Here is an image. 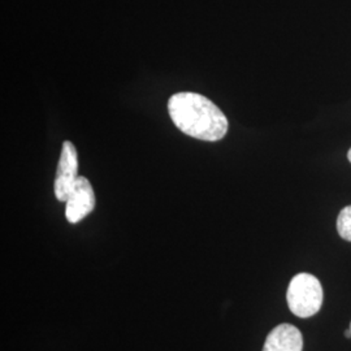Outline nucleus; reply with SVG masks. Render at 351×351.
I'll use <instances>...</instances> for the list:
<instances>
[{
    "label": "nucleus",
    "mask_w": 351,
    "mask_h": 351,
    "mask_svg": "<svg viewBox=\"0 0 351 351\" xmlns=\"http://www.w3.org/2000/svg\"><path fill=\"white\" fill-rule=\"evenodd\" d=\"M345 337H348V339H350V337H351L350 329H348V330H345Z\"/></svg>",
    "instance_id": "obj_7"
},
{
    "label": "nucleus",
    "mask_w": 351,
    "mask_h": 351,
    "mask_svg": "<svg viewBox=\"0 0 351 351\" xmlns=\"http://www.w3.org/2000/svg\"><path fill=\"white\" fill-rule=\"evenodd\" d=\"M301 330L291 324H280L271 330L264 342L263 351H302Z\"/></svg>",
    "instance_id": "obj_5"
},
{
    "label": "nucleus",
    "mask_w": 351,
    "mask_h": 351,
    "mask_svg": "<svg viewBox=\"0 0 351 351\" xmlns=\"http://www.w3.org/2000/svg\"><path fill=\"white\" fill-rule=\"evenodd\" d=\"M287 300L290 311L301 319L317 314L323 304V288L314 275L298 274L289 284Z\"/></svg>",
    "instance_id": "obj_2"
},
{
    "label": "nucleus",
    "mask_w": 351,
    "mask_h": 351,
    "mask_svg": "<svg viewBox=\"0 0 351 351\" xmlns=\"http://www.w3.org/2000/svg\"><path fill=\"white\" fill-rule=\"evenodd\" d=\"M168 112L175 125L189 137L216 142L226 137L228 120L208 98L197 93H177L168 101Z\"/></svg>",
    "instance_id": "obj_1"
},
{
    "label": "nucleus",
    "mask_w": 351,
    "mask_h": 351,
    "mask_svg": "<svg viewBox=\"0 0 351 351\" xmlns=\"http://www.w3.org/2000/svg\"><path fill=\"white\" fill-rule=\"evenodd\" d=\"M350 330H351V324H350Z\"/></svg>",
    "instance_id": "obj_9"
},
{
    "label": "nucleus",
    "mask_w": 351,
    "mask_h": 351,
    "mask_svg": "<svg viewBox=\"0 0 351 351\" xmlns=\"http://www.w3.org/2000/svg\"><path fill=\"white\" fill-rule=\"evenodd\" d=\"M65 203V217L71 224L80 223L88 213H93L95 207V194L86 177L78 176Z\"/></svg>",
    "instance_id": "obj_4"
},
{
    "label": "nucleus",
    "mask_w": 351,
    "mask_h": 351,
    "mask_svg": "<svg viewBox=\"0 0 351 351\" xmlns=\"http://www.w3.org/2000/svg\"><path fill=\"white\" fill-rule=\"evenodd\" d=\"M337 232H339V237L351 242V206H346L339 213Z\"/></svg>",
    "instance_id": "obj_6"
},
{
    "label": "nucleus",
    "mask_w": 351,
    "mask_h": 351,
    "mask_svg": "<svg viewBox=\"0 0 351 351\" xmlns=\"http://www.w3.org/2000/svg\"><path fill=\"white\" fill-rule=\"evenodd\" d=\"M78 178V154L71 141H65L55 178V197L60 202H66L69 193Z\"/></svg>",
    "instance_id": "obj_3"
},
{
    "label": "nucleus",
    "mask_w": 351,
    "mask_h": 351,
    "mask_svg": "<svg viewBox=\"0 0 351 351\" xmlns=\"http://www.w3.org/2000/svg\"><path fill=\"white\" fill-rule=\"evenodd\" d=\"M348 158H349V160H350L351 163V149L349 150V152H348Z\"/></svg>",
    "instance_id": "obj_8"
}]
</instances>
